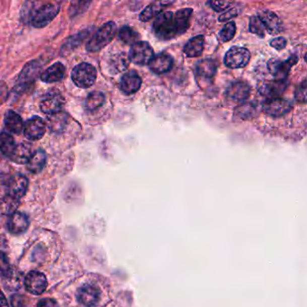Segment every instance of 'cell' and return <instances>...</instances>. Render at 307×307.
Wrapping results in <instances>:
<instances>
[{
	"mask_svg": "<svg viewBox=\"0 0 307 307\" xmlns=\"http://www.w3.org/2000/svg\"><path fill=\"white\" fill-rule=\"evenodd\" d=\"M251 59V53L244 47L233 46L224 56V64L230 69H239L246 66Z\"/></svg>",
	"mask_w": 307,
	"mask_h": 307,
	"instance_id": "52a82bcc",
	"label": "cell"
},
{
	"mask_svg": "<svg viewBox=\"0 0 307 307\" xmlns=\"http://www.w3.org/2000/svg\"><path fill=\"white\" fill-rule=\"evenodd\" d=\"M0 307H9V302L1 290H0Z\"/></svg>",
	"mask_w": 307,
	"mask_h": 307,
	"instance_id": "7dc6e473",
	"label": "cell"
},
{
	"mask_svg": "<svg viewBox=\"0 0 307 307\" xmlns=\"http://www.w3.org/2000/svg\"><path fill=\"white\" fill-rule=\"evenodd\" d=\"M173 65V58L166 52H160L152 58L149 64L150 69L156 74H163L168 72Z\"/></svg>",
	"mask_w": 307,
	"mask_h": 307,
	"instance_id": "ffe728a7",
	"label": "cell"
},
{
	"mask_svg": "<svg viewBox=\"0 0 307 307\" xmlns=\"http://www.w3.org/2000/svg\"><path fill=\"white\" fill-rule=\"evenodd\" d=\"M129 63H130V59L126 53L121 52V53L114 55L113 59L111 60V64H110L111 71L114 73L124 72L129 66Z\"/></svg>",
	"mask_w": 307,
	"mask_h": 307,
	"instance_id": "f546056e",
	"label": "cell"
},
{
	"mask_svg": "<svg viewBox=\"0 0 307 307\" xmlns=\"http://www.w3.org/2000/svg\"><path fill=\"white\" fill-rule=\"evenodd\" d=\"M72 79L77 87L88 89L96 82L97 70L93 65L87 63L78 64L72 70Z\"/></svg>",
	"mask_w": 307,
	"mask_h": 307,
	"instance_id": "277c9868",
	"label": "cell"
},
{
	"mask_svg": "<svg viewBox=\"0 0 307 307\" xmlns=\"http://www.w3.org/2000/svg\"><path fill=\"white\" fill-rule=\"evenodd\" d=\"M292 107L293 104L290 101L278 97L269 98L262 105V109L266 114L274 117L285 115L290 112Z\"/></svg>",
	"mask_w": 307,
	"mask_h": 307,
	"instance_id": "9c48e42d",
	"label": "cell"
},
{
	"mask_svg": "<svg viewBox=\"0 0 307 307\" xmlns=\"http://www.w3.org/2000/svg\"><path fill=\"white\" fill-rule=\"evenodd\" d=\"M28 188V179L24 175L16 174L9 178L8 183V195L20 200L26 195Z\"/></svg>",
	"mask_w": 307,
	"mask_h": 307,
	"instance_id": "2e32d148",
	"label": "cell"
},
{
	"mask_svg": "<svg viewBox=\"0 0 307 307\" xmlns=\"http://www.w3.org/2000/svg\"><path fill=\"white\" fill-rule=\"evenodd\" d=\"M116 25L114 22H107L90 38L86 45V49L90 52L101 51L113 41L116 34Z\"/></svg>",
	"mask_w": 307,
	"mask_h": 307,
	"instance_id": "7a4b0ae2",
	"label": "cell"
},
{
	"mask_svg": "<svg viewBox=\"0 0 307 307\" xmlns=\"http://www.w3.org/2000/svg\"><path fill=\"white\" fill-rule=\"evenodd\" d=\"M286 39L283 38V37H278V38L273 39L270 42V46L273 47L274 49L278 50V51L284 49L286 47Z\"/></svg>",
	"mask_w": 307,
	"mask_h": 307,
	"instance_id": "ee69618b",
	"label": "cell"
},
{
	"mask_svg": "<svg viewBox=\"0 0 307 307\" xmlns=\"http://www.w3.org/2000/svg\"><path fill=\"white\" fill-rule=\"evenodd\" d=\"M59 9V5L53 3L42 5L38 9H32L30 11V23L35 28L45 27L57 17Z\"/></svg>",
	"mask_w": 307,
	"mask_h": 307,
	"instance_id": "3957f363",
	"label": "cell"
},
{
	"mask_svg": "<svg viewBox=\"0 0 307 307\" xmlns=\"http://www.w3.org/2000/svg\"><path fill=\"white\" fill-rule=\"evenodd\" d=\"M286 88V80H274L264 82L260 86L259 90L261 95L265 97L276 98L285 91Z\"/></svg>",
	"mask_w": 307,
	"mask_h": 307,
	"instance_id": "7402d4cb",
	"label": "cell"
},
{
	"mask_svg": "<svg viewBox=\"0 0 307 307\" xmlns=\"http://www.w3.org/2000/svg\"><path fill=\"white\" fill-rule=\"evenodd\" d=\"M77 298L82 306L94 307L100 299V290L94 285L86 284L78 290Z\"/></svg>",
	"mask_w": 307,
	"mask_h": 307,
	"instance_id": "30bf717a",
	"label": "cell"
},
{
	"mask_svg": "<svg viewBox=\"0 0 307 307\" xmlns=\"http://www.w3.org/2000/svg\"><path fill=\"white\" fill-rule=\"evenodd\" d=\"M33 153H32L31 145L28 143H22L16 146L9 158L13 162H16L17 164H26L29 161Z\"/></svg>",
	"mask_w": 307,
	"mask_h": 307,
	"instance_id": "603a6c76",
	"label": "cell"
},
{
	"mask_svg": "<svg viewBox=\"0 0 307 307\" xmlns=\"http://www.w3.org/2000/svg\"><path fill=\"white\" fill-rule=\"evenodd\" d=\"M238 13H239V11H238L237 8L230 9L228 10L227 12L223 13V15H221V16L219 17V21L226 22L228 21V20H231V18L237 17V16H238Z\"/></svg>",
	"mask_w": 307,
	"mask_h": 307,
	"instance_id": "7bdbcfd3",
	"label": "cell"
},
{
	"mask_svg": "<svg viewBox=\"0 0 307 307\" xmlns=\"http://www.w3.org/2000/svg\"><path fill=\"white\" fill-rule=\"evenodd\" d=\"M105 95L102 92L90 93L86 99V107L89 110H95L105 103Z\"/></svg>",
	"mask_w": 307,
	"mask_h": 307,
	"instance_id": "d6a6232c",
	"label": "cell"
},
{
	"mask_svg": "<svg viewBox=\"0 0 307 307\" xmlns=\"http://www.w3.org/2000/svg\"><path fill=\"white\" fill-rule=\"evenodd\" d=\"M87 34H89V32L88 31H84V32L80 33V34L72 35V37L68 39L67 42H65V44L64 45V49L68 50V51H71L72 49L79 46L80 44H81V42L84 41L85 38L87 37Z\"/></svg>",
	"mask_w": 307,
	"mask_h": 307,
	"instance_id": "8d00e7d4",
	"label": "cell"
},
{
	"mask_svg": "<svg viewBox=\"0 0 307 307\" xmlns=\"http://www.w3.org/2000/svg\"><path fill=\"white\" fill-rule=\"evenodd\" d=\"M259 105L256 102H246L239 105L235 109L234 114L241 120H248L259 114Z\"/></svg>",
	"mask_w": 307,
	"mask_h": 307,
	"instance_id": "4316f807",
	"label": "cell"
},
{
	"mask_svg": "<svg viewBox=\"0 0 307 307\" xmlns=\"http://www.w3.org/2000/svg\"><path fill=\"white\" fill-rule=\"evenodd\" d=\"M46 132V124L39 116H34L26 122L24 127V134L30 141L42 139Z\"/></svg>",
	"mask_w": 307,
	"mask_h": 307,
	"instance_id": "7c38bea8",
	"label": "cell"
},
{
	"mask_svg": "<svg viewBox=\"0 0 307 307\" xmlns=\"http://www.w3.org/2000/svg\"><path fill=\"white\" fill-rule=\"evenodd\" d=\"M205 46V38L203 35H198L190 39L184 47V53L188 57H199L201 56Z\"/></svg>",
	"mask_w": 307,
	"mask_h": 307,
	"instance_id": "484cf974",
	"label": "cell"
},
{
	"mask_svg": "<svg viewBox=\"0 0 307 307\" xmlns=\"http://www.w3.org/2000/svg\"><path fill=\"white\" fill-rule=\"evenodd\" d=\"M265 30L270 34H278L282 32V22L276 14L265 10L258 16Z\"/></svg>",
	"mask_w": 307,
	"mask_h": 307,
	"instance_id": "ac0fdd59",
	"label": "cell"
},
{
	"mask_svg": "<svg viewBox=\"0 0 307 307\" xmlns=\"http://www.w3.org/2000/svg\"><path fill=\"white\" fill-rule=\"evenodd\" d=\"M8 226L11 233L19 235L27 231V229L29 227V218L24 213L16 212L10 216Z\"/></svg>",
	"mask_w": 307,
	"mask_h": 307,
	"instance_id": "d6986e66",
	"label": "cell"
},
{
	"mask_svg": "<svg viewBox=\"0 0 307 307\" xmlns=\"http://www.w3.org/2000/svg\"><path fill=\"white\" fill-rule=\"evenodd\" d=\"M0 273L4 277H10L11 267L9 264V258L4 253H0Z\"/></svg>",
	"mask_w": 307,
	"mask_h": 307,
	"instance_id": "f35d334b",
	"label": "cell"
},
{
	"mask_svg": "<svg viewBox=\"0 0 307 307\" xmlns=\"http://www.w3.org/2000/svg\"><path fill=\"white\" fill-rule=\"evenodd\" d=\"M119 39L125 42L126 44H135L138 42L140 39V34L135 29L131 28L129 26H124L119 31Z\"/></svg>",
	"mask_w": 307,
	"mask_h": 307,
	"instance_id": "1f68e13d",
	"label": "cell"
},
{
	"mask_svg": "<svg viewBox=\"0 0 307 307\" xmlns=\"http://www.w3.org/2000/svg\"><path fill=\"white\" fill-rule=\"evenodd\" d=\"M10 303L12 307H26L27 300L26 297L21 294H13L10 298Z\"/></svg>",
	"mask_w": 307,
	"mask_h": 307,
	"instance_id": "b9f144b4",
	"label": "cell"
},
{
	"mask_svg": "<svg viewBox=\"0 0 307 307\" xmlns=\"http://www.w3.org/2000/svg\"><path fill=\"white\" fill-rule=\"evenodd\" d=\"M154 57L152 47L147 42H138L131 47L129 59L134 64L144 66L151 63Z\"/></svg>",
	"mask_w": 307,
	"mask_h": 307,
	"instance_id": "8992f818",
	"label": "cell"
},
{
	"mask_svg": "<svg viewBox=\"0 0 307 307\" xmlns=\"http://www.w3.org/2000/svg\"><path fill=\"white\" fill-rule=\"evenodd\" d=\"M251 89L243 81H235L228 87L226 97L230 102L236 104H242L250 97Z\"/></svg>",
	"mask_w": 307,
	"mask_h": 307,
	"instance_id": "4fadbf2b",
	"label": "cell"
},
{
	"mask_svg": "<svg viewBox=\"0 0 307 307\" xmlns=\"http://www.w3.org/2000/svg\"><path fill=\"white\" fill-rule=\"evenodd\" d=\"M42 66L38 60L34 59L31 60L26 64L24 69L22 70L20 75L18 77V85L21 88H27L29 85L32 84L34 80L37 79L40 75Z\"/></svg>",
	"mask_w": 307,
	"mask_h": 307,
	"instance_id": "5bb4252c",
	"label": "cell"
},
{
	"mask_svg": "<svg viewBox=\"0 0 307 307\" xmlns=\"http://www.w3.org/2000/svg\"><path fill=\"white\" fill-rule=\"evenodd\" d=\"M19 200L9 195L5 196L0 199V215H12L16 213L18 206Z\"/></svg>",
	"mask_w": 307,
	"mask_h": 307,
	"instance_id": "f1b7e54d",
	"label": "cell"
},
{
	"mask_svg": "<svg viewBox=\"0 0 307 307\" xmlns=\"http://www.w3.org/2000/svg\"><path fill=\"white\" fill-rule=\"evenodd\" d=\"M5 127L8 130L15 134V135H19L22 131L24 130V122L23 119L19 114H17L16 112H14L12 110H9L4 119Z\"/></svg>",
	"mask_w": 307,
	"mask_h": 307,
	"instance_id": "d4e9b609",
	"label": "cell"
},
{
	"mask_svg": "<svg viewBox=\"0 0 307 307\" xmlns=\"http://www.w3.org/2000/svg\"><path fill=\"white\" fill-rule=\"evenodd\" d=\"M65 105V98L58 91L48 93L40 103V108L44 114H55L60 113Z\"/></svg>",
	"mask_w": 307,
	"mask_h": 307,
	"instance_id": "ba28073f",
	"label": "cell"
},
{
	"mask_svg": "<svg viewBox=\"0 0 307 307\" xmlns=\"http://www.w3.org/2000/svg\"><path fill=\"white\" fill-rule=\"evenodd\" d=\"M47 156L45 152L39 150L34 152L27 162V169L34 174L42 171L46 164Z\"/></svg>",
	"mask_w": 307,
	"mask_h": 307,
	"instance_id": "83f0119b",
	"label": "cell"
},
{
	"mask_svg": "<svg viewBox=\"0 0 307 307\" xmlns=\"http://www.w3.org/2000/svg\"><path fill=\"white\" fill-rule=\"evenodd\" d=\"M295 99L301 103H305L306 101V80H303L302 84L299 86L295 94H294Z\"/></svg>",
	"mask_w": 307,
	"mask_h": 307,
	"instance_id": "60d3db41",
	"label": "cell"
},
{
	"mask_svg": "<svg viewBox=\"0 0 307 307\" xmlns=\"http://www.w3.org/2000/svg\"><path fill=\"white\" fill-rule=\"evenodd\" d=\"M236 33V26L233 22H229L225 26H223V29L221 30L219 37L223 42H229L234 37Z\"/></svg>",
	"mask_w": 307,
	"mask_h": 307,
	"instance_id": "d590c367",
	"label": "cell"
},
{
	"mask_svg": "<svg viewBox=\"0 0 307 307\" xmlns=\"http://www.w3.org/2000/svg\"><path fill=\"white\" fill-rule=\"evenodd\" d=\"M208 5H210L211 8L216 12H222L229 9L233 2L231 1H209Z\"/></svg>",
	"mask_w": 307,
	"mask_h": 307,
	"instance_id": "ab89813d",
	"label": "cell"
},
{
	"mask_svg": "<svg viewBox=\"0 0 307 307\" xmlns=\"http://www.w3.org/2000/svg\"><path fill=\"white\" fill-rule=\"evenodd\" d=\"M216 72V64L214 59H201L196 66L195 73L200 84L213 80Z\"/></svg>",
	"mask_w": 307,
	"mask_h": 307,
	"instance_id": "9a60e30c",
	"label": "cell"
},
{
	"mask_svg": "<svg viewBox=\"0 0 307 307\" xmlns=\"http://www.w3.org/2000/svg\"><path fill=\"white\" fill-rule=\"evenodd\" d=\"M89 2H72L70 7L71 17H76L78 15L83 13L89 8Z\"/></svg>",
	"mask_w": 307,
	"mask_h": 307,
	"instance_id": "74e56055",
	"label": "cell"
},
{
	"mask_svg": "<svg viewBox=\"0 0 307 307\" xmlns=\"http://www.w3.org/2000/svg\"><path fill=\"white\" fill-rule=\"evenodd\" d=\"M193 10L191 9H182L173 12L160 13L156 17L152 25V31L157 38L168 41L184 34L190 27V19Z\"/></svg>",
	"mask_w": 307,
	"mask_h": 307,
	"instance_id": "6da1fadb",
	"label": "cell"
},
{
	"mask_svg": "<svg viewBox=\"0 0 307 307\" xmlns=\"http://www.w3.org/2000/svg\"><path fill=\"white\" fill-rule=\"evenodd\" d=\"M66 125V116L65 114L58 113L51 114L48 117V127L51 131H59L64 129Z\"/></svg>",
	"mask_w": 307,
	"mask_h": 307,
	"instance_id": "836d02e7",
	"label": "cell"
},
{
	"mask_svg": "<svg viewBox=\"0 0 307 307\" xmlns=\"http://www.w3.org/2000/svg\"><path fill=\"white\" fill-rule=\"evenodd\" d=\"M297 62H298L297 56L293 55L286 60H280L278 59H269L267 66L270 74L276 79V80H286L291 69L297 64Z\"/></svg>",
	"mask_w": 307,
	"mask_h": 307,
	"instance_id": "5b68a950",
	"label": "cell"
},
{
	"mask_svg": "<svg viewBox=\"0 0 307 307\" xmlns=\"http://www.w3.org/2000/svg\"><path fill=\"white\" fill-rule=\"evenodd\" d=\"M16 143L12 135L8 133L0 134V151L5 156L10 157L16 148Z\"/></svg>",
	"mask_w": 307,
	"mask_h": 307,
	"instance_id": "4dcf8cb0",
	"label": "cell"
},
{
	"mask_svg": "<svg viewBox=\"0 0 307 307\" xmlns=\"http://www.w3.org/2000/svg\"><path fill=\"white\" fill-rule=\"evenodd\" d=\"M9 96L8 86L4 81H0V105H3Z\"/></svg>",
	"mask_w": 307,
	"mask_h": 307,
	"instance_id": "f6af8a7d",
	"label": "cell"
},
{
	"mask_svg": "<svg viewBox=\"0 0 307 307\" xmlns=\"http://www.w3.org/2000/svg\"><path fill=\"white\" fill-rule=\"evenodd\" d=\"M37 307H59V303H57L55 300L51 298L42 299L38 304Z\"/></svg>",
	"mask_w": 307,
	"mask_h": 307,
	"instance_id": "bcb514c9",
	"label": "cell"
},
{
	"mask_svg": "<svg viewBox=\"0 0 307 307\" xmlns=\"http://www.w3.org/2000/svg\"><path fill=\"white\" fill-rule=\"evenodd\" d=\"M142 86V79L135 71L127 72L120 81V89L127 95L135 94Z\"/></svg>",
	"mask_w": 307,
	"mask_h": 307,
	"instance_id": "e0dca14e",
	"label": "cell"
},
{
	"mask_svg": "<svg viewBox=\"0 0 307 307\" xmlns=\"http://www.w3.org/2000/svg\"><path fill=\"white\" fill-rule=\"evenodd\" d=\"M48 282L46 277L38 271H31L27 274L25 280L26 290L31 294L39 295L46 290Z\"/></svg>",
	"mask_w": 307,
	"mask_h": 307,
	"instance_id": "8fae6325",
	"label": "cell"
},
{
	"mask_svg": "<svg viewBox=\"0 0 307 307\" xmlns=\"http://www.w3.org/2000/svg\"><path fill=\"white\" fill-rule=\"evenodd\" d=\"M249 28L250 32L253 34H256L257 36L263 38L265 35V28L262 25L260 18L258 16H253L250 19V24H249Z\"/></svg>",
	"mask_w": 307,
	"mask_h": 307,
	"instance_id": "e575fe53",
	"label": "cell"
},
{
	"mask_svg": "<svg viewBox=\"0 0 307 307\" xmlns=\"http://www.w3.org/2000/svg\"><path fill=\"white\" fill-rule=\"evenodd\" d=\"M172 4L170 1H158L153 2L143 9V12L140 14L139 19L142 22H147L153 17H158L163 9L168 5Z\"/></svg>",
	"mask_w": 307,
	"mask_h": 307,
	"instance_id": "cb8c5ba5",
	"label": "cell"
},
{
	"mask_svg": "<svg viewBox=\"0 0 307 307\" xmlns=\"http://www.w3.org/2000/svg\"><path fill=\"white\" fill-rule=\"evenodd\" d=\"M66 69L62 63H56L41 74V80L45 83H54L64 80Z\"/></svg>",
	"mask_w": 307,
	"mask_h": 307,
	"instance_id": "44dd1931",
	"label": "cell"
}]
</instances>
